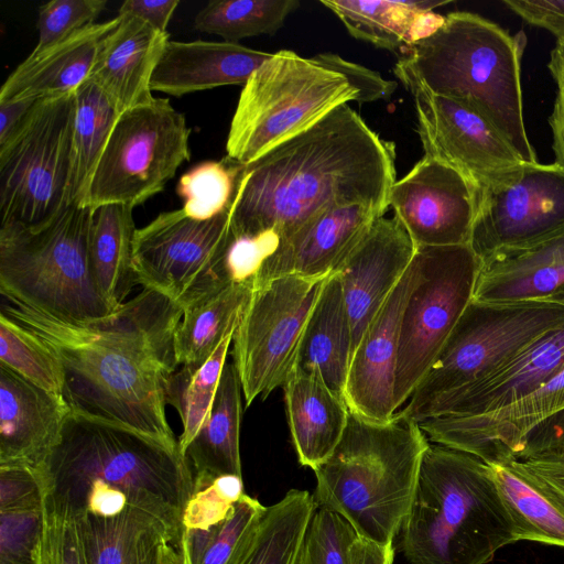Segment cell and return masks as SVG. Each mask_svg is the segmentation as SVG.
Listing matches in <instances>:
<instances>
[{"mask_svg": "<svg viewBox=\"0 0 564 564\" xmlns=\"http://www.w3.org/2000/svg\"><path fill=\"white\" fill-rule=\"evenodd\" d=\"M4 300L0 312L59 360L63 397L73 412L178 447L165 406L169 381L178 367L174 339L182 307L143 289L107 316L75 321Z\"/></svg>", "mask_w": 564, "mask_h": 564, "instance_id": "6da1fadb", "label": "cell"}, {"mask_svg": "<svg viewBox=\"0 0 564 564\" xmlns=\"http://www.w3.org/2000/svg\"><path fill=\"white\" fill-rule=\"evenodd\" d=\"M395 150L348 104L243 166L230 207L231 236L274 230L281 238L329 207L387 212Z\"/></svg>", "mask_w": 564, "mask_h": 564, "instance_id": "7a4b0ae2", "label": "cell"}, {"mask_svg": "<svg viewBox=\"0 0 564 564\" xmlns=\"http://www.w3.org/2000/svg\"><path fill=\"white\" fill-rule=\"evenodd\" d=\"M35 470L45 507L69 513L90 485H106L158 518L177 546L194 492V475L180 447L72 411L59 442Z\"/></svg>", "mask_w": 564, "mask_h": 564, "instance_id": "3957f363", "label": "cell"}, {"mask_svg": "<svg viewBox=\"0 0 564 564\" xmlns=\"http://www.w3.org/2000/svg\"><path fill=\"white\" fill-rule=\"evenodd\" d=\"M524 34L456 11L430 35L405 47L394 75L454 99L486 118L524 163H538L523 120L521 58Z\"/></svg>", "mask_w": 564, "mask_h": 564, "instance_id": "277c9868", "label": "cell"}, {"mask_svg": "<svg viewBox=\"0 0 564 564\" xmlns=\"http://www.w3.org/2000/svg\"><path fill=\"white\" fill-rule=\"evenodd\" d=\"M395 88V82L334 53L310 58L290 50L272 53L243 85L227 156L250 164L339 106L389 99Z\"/></svg>", "mask_w": 564, "mask_h": 564, "instance_id": "5b68a950", "label": "cell"}, {"mask_svg": "<svg viewBox=\"0 0 564 564\" xmlns=\"http://www.w3.org/2000/svg\"><path fill=\"white\" fill-rule=\"evenodd\" d=\"M399 534L410 564H486L518 541L489 465L438 444L422 457Z\"/></svg>", "mask_w": 564, "mask_h": 564, "instance_id": "8992f818", "label": "cell"}, {"mask_svg": "<svg viewBox=\"0 0 564 564\" xmlns=\"http://www.w3.org/2000/svg\"><path fill=\"white\" fill-rule=\"evenodd\" d=\"M430 442L416 422L398 412L386 422L350 411L346 430L313 471V498L339 514L360 539L393 544L412 503Z\"/></svg>", "mask_w": 564, "mask_h": 564, "instance_id": "52a82bcc", "label": "cell"}, {"mask_svg": "<svg viewBox=\"0 0 564 564\" xmlns=\"http://www.w3.org/2000/svg\"><path fill=\"white\" fill-rule=\"evenodd\" d=\"M93 209L69 204L37 227L0 226V293L58 317L85 321L115 312L89 265Z\"/></svg>", "mask_w": 564, "mask_h": 564, "instance_id": "ba28073f", "label": "cell"}, {"mask_svg": "<svg viewBox=\"0 0 564 564\" xmlns=\"http://www.w3.org/2000/svg\"><path fill=\"white\" fill-rule=\"evenodd\" d=\"M564 328V305L546 300L473 301L400 413L462 390L516 355Z\"/></svg>", "mask_w": 564, "mask_h": 564, "instance_id": "9c48e42d", "label": "cell"}, {"mask_svg": "<svg viewBox=\"0 0 564 564\" xmlns=\"http://www.w3.org/2000/svg\"><path fill=\"white\" fill-rule=\"evenodd\" d=\"M75 91L39 99L0 147L1 225L37 227L68 204Z\"/></svg>", "mask_w": 564, "mask_h": 564, "instance_id": "30bf717a", "label": "cell"}, {"mask_svg": "<svg viewBox=\"0 0 564 564\" xmlns=\"http://www.w3.org/2000/svg\"><path fill=\"white\" fill-rule=\"evenodd\" d=\"M185 117L166 98L122 111L93 174L82 206L135 207L162 192L189 159Z\"/></svg>", "mask_w": 564, "mask_h": 564, "instance_id": "8fae6325", "label": "cell"}, {"mask_svg": "<svg viewBox=\"0 0 564 564\" xmlns=\"http://www.w3.org/2000/svg\"><path fill=\"white\" fill-rule=\"evenodd\" d=\"M417 280L404 304L393 389L398 412L473 300L480 259L469 243L417 247Z\"/></svg>", "mask_w": 564, "mask_h": 564, "instance_id": "7c38bea8", "label": "cell"}, {"mask_svg": "<svg viewBox=\"0 0 564 564\" xmlns=\"http://www.w3.org/2000/svg\"><path fill=\"white\" fill-rule=\"evenodd\" d=\"M328 276L282 275L252 286L231 352L247 406L282 387L294 369L307 321Z\"/></svg>", "mask_w": 564, "mask_h": 564, "instance_id": "4fadbf2b", "label": "cell"}, {"mask_svg": "<svg viewBox=\"0 0 564 564\" xmlns=\"http://www.w3.org/2000/svg\"><path fill=\"white\" fill-rule=\"evenodd\" d=\"M230 238V208L207 220L193 219L182 208L164 212L135 230L137 283L183 310L198 297L229 284L224 258Z\"/></svg>", "mask_w": 564, "mask_h": 564, "instance_id": "5bb4252c", "label": "cell"}, {"mask_svg": "<svg viewBox=\"0 0 564 564\" xmlns=\"http://www.w3.org/2000/svg\"><path fill=\"white\" fill-rule=\"evenodd\" d=\"M564 231V169L523 163L477 192L469 246L485 259Z\"/></svg>", "mask_w": 564, "mask_h": 564, "instance_id": "9a60e30c", "label": "cell"}, {"mask_svg": "<svg viewBox=\"0 0 564 564\" xmlns=\"http://www.w3.org/2000/svg\"><path fill=\"white\" fill-rule=\"evenodd\" d=\"M411 93L424 155L459 172L476 189L524 162L482 116L419 83L402 78Z\"/></svg>", "mask_w": 564, "mask_h": 564, "instance_id": "2e32d148", "label": "cell"}, {"mask_svg": "<svg viewBox=\"0 0 564 564\" xmlns=\"http://www.w3.org/2000/svg\"><path fill=\"white\" fill-rule=\"evenodd\" d=\"M389 205L416 248L469 243L476 189L459 172L437 160L424 155L395 181Z\"/></svg>", "mask_w": 564, "mask_h": 564, "instance_id": "e0dca14e", "label": "cell"}, {"mask_svg": "<svg viewBox=\"0 0 564 564\" xmlns=\"http://www.w3.org/2000/svg\"><path fill=\"white\" fill-rule=\"evenodd\" d=\"M564 410V369L501 409L478 415L440 416L417 423L429 441L486 464L514 459L525 437Z\"/></svg>", "mask_w": 564, "mask_h": 564, "instance_id": "ac0fdd59", "label": "cell"}, {"mask_svg": "<svg viewBox=\"0 0 564 564\" xmlns=\"http://www.w3.org/2000/svg\"><path fill=\"white\" fill-rule=\"evenodd\" d=\"M417 274V260L414 256L352 352L345 400L351 412L366 419L386 422L397 413L393 389L401 315Z\"/></svg>", "mask_w": 564, "mask_h": 564, "instance_id": "d6986e66", "label": "cell"}, {"mask_svg": "<svg viewBox=\"0 0 564 564\" xmlns=\"http://www.w3.org/2000/svg\"><path fill=\"white\" fill-rule=\"evenodd\" d=\"M386 213L367 204L329 207L281 238L252 286L282 275L327 276L336 272Z\"/></svg>", "mask_w": 564, "mask_h": 564, "instance_id": "ffe728a7", "label": "cell"}, {"mask_svg": "<svg viewBox=\"0 0 564 564\" xmlns=\"http://www.w3.org/2000/svg\"><path fill=\"white\" fill-rule=\"evenodd\" d=\"M416 249L401 221L395 216H383L336 271L350 319L352 352L408 270Z\"/></svg>", "mask_w": 564, "mask_h": 564, "instance_id": "44dd1931", "label": "cell"}, {"mask_svg": "<svg viewBox=\"0 0 564 564\" xmlns=\"http://www.w3.org/2000/svg\"><path fill=\"white\" fill-rule=\"evenodd\" d=\"M564 369V328L550 333L481 380L400 413L420 423L440 416L478 415L511 404Z\"/></svg>", "mask_w": 564, "mask_h": 564, "instance_id": "7402d4cb", "label": "cell"}, {"mask_svg": "<svg viewBox=\"0 0 564 564\" xmlns=\"http://www.w3.org/2000/svg\"><path fill=\"white\" fill-rule=\"evenodd\" d=\"M70 412L64 397L0 365V466L39 467L59 442Z\"/></svg>", "mask_w": 564, "mask_h": 564, "instance_id": "603a6c76", "label": "cell"}, {"mask_svg": "<svg viewBox=\"0 0 564 564\" xmlns=\"http://www.w3.org/2000/svg\"><path fill=\"white\" fill-rule=\"evenodd\" d=\"M118 23L117 15L33 50L2 84L0 101L39 100L75 91L90 78L97 56Z\"/></svg>", "mask_w": 564, "mask_h": 564, "instance_id": "cb8c5ba5", "label": "cell"}, {"mask_svg": "<svg viewBox=\"0 0 564 564\" xmlns=\"http://www.w3.org/2000/svg\"><path fill=\"white\" fill-rule=\"evenodd\" d=\"M272 53L232 42L169 41L151 79V90L181 97L226 85H245Z\"/></svg>", "mask_w": 564, "mask_h": 564, "instance_id": "d4e9b609", "label": "cell"}, {"mask_svg": "<svg viewBox=\"0 0 564 564\" xmlns=\"http://www.w3.org/2000/svg\"><path fill=\"white\" fill-rule=\"evenodd\" d=\"M118 17L119 23L104 43L90 79L122 112L154 98L151 79L170 35L133 15Z\"/></svg>", "mask_w": 564, "mask_h": 564, "instance_id": "484cf974", "label": "cell"}, {"mask_svg": "<svg viewBox=\"0 0 564 564\" xmlns=\"http://www.w3.org/2000/svg\"><path fill=\"white\" fill-rule=\"evenodd\" d=\"M564 285V231L534 245L480 260L473 301L545 300Z\"/></svg>", "mask_w": 564, "mask_h": 564, "instance_id": "4316f807", "label": "cell"}, {"mask_svg": "<svg viewBox=\"0 0 564 564\" xmlns=\"http://www.w3.org/2000/svg\"><path fill=\"white\" fill-rule=\"evenodd\" d=\"M291 438L299 463L316 469L339 443L350 410L315 371L296 366L282 386Z\"/></svg>", "mask_w": 564, "mask_h": 564, "instance_id": "83f0119b", "label": "cell"}, {"mask_svg": "<svg viewBox=\"0 0 564 564\" xmlns=\"http://www.w3.org/2000/svg\"><path fill=\"white\" fill-rule=\"evenodd\" d=\"M349 34L377 47L395 51L430 35L444 21L433 9L445 0H321Z\"/></svg>", "mask_w": 564, "mask_h": 564, "instance_id": "f1b7e54d", "label": "cell"}, {"mask_svg": "<svg viewBox=\"0 0 564 564\" xmlns=\"http://www.w3.org/2000/svg\"><path fill=\"white\" fill-rule=\"evenodd\" d=\"M352 356V333L341 282L337 272L323 284L307 321L295 366L317 372L345 398Z\"/></svg>", "mask_w": 564, "mask_h": 564, "instance_id": "f546056e", "label": "cell"}, {"mask_svg": "<svg viewBox=\"0 0 564 564\" xmlns=\"http://www.w3.org/2000/svg\"><path fill=\"white\" fill-rule=\"evenodd\" d=\"M242 388L234 361H226L209 413L185 451L194 488L224 475L241 476Z\"/></svg>", "mask_w": 564, "mask_h": 564, "instance_id": "4dcf8cb0", "label": "cell"}, {"mask_svg": "<svg viewBox=\"0 0 564 564\" xmlns=\"http://www.w3.org/2000/svg\"><path fill=\"white\" fill-rule=\"evenodd\" d=\"M489 467L518 541L564 547V494L519 459L489 464Z\"/></svg>", "mask_w": 564, "mask_h": 564, "instance_id": "1f68e13d", "label": "cell"}, {"mask_svg": "<svg viewBox=\"0 0 564 564\" xmlns=\"http://www.w3.org/2000/svg\"><path fill=\"white\" fill-rule=\"evenodd\" d=\"M133 208L106 204L93 208L88 257L94 282L117 311L137 283L133 268L135 225Z\"/></svg>", "mask_w": 564, "mask_h": 564, "instance_id": "d6a6232c", "label": "cell"}, {"mask_svg": "<svg viewBox=\"0 0 564 564\" xmlns=\"http://www.w3.org/2000/svg\"><path fill=\"white\" fill-rule=\"evenodd\" d=\"M251 292L252 283H229L185 306L174 339L177 365L207 360L235 333Z\"/></svg>", "mask_w": 564, "mask_h": 564, "instance_id": "836d02e7", "label": "cell"}, {"mask_svg": "<svg viewBox=\"0 0 564 564\" xmlns=\"http://www.w3.org/2000/svg\"><path fill=\"white\" fill-rule=\"evenodd\" d=\"M120 113L112 100L90 78L75 90L68 204L82 205Z\"/></svg>", "mask_w": 564, "mask_h": 564, "instance_id": "e575fe53", "label": "cell"}, {"mask_svg": "<svg viewBox=\"0 0 564 564\" xmlns=\"http://www.w3.org/2000/svg\"><path fill=\"white\" fill-rule=\"evenodd\" d=\"M316 507L307 490H289L265 508L253 541L239 564H295Z\"/></svg>", "mask_w": 564, "mask_h": 564, "instance_id": "d590c367", "label": "cell"}, {"mask_svg": "<svg viewBox=\"0 0 564 564\" xmlns=\"http://www.w3.org/2000/svg\"><path fill=\"white\" fill-rule=\"evenodd\" d=\"M86 564H135L143 536L154 529L166 527L151 513L133 506L115 517L89 513L75 518Z\"/></svg>", "mask_w": 564, "mask_h": 564, "instance_id": "8d00e7d4", "label": "cell"}, {"mask_svg": "<svg viewBox=\"0 0 564 564\" xmlns=\"http://www.w3.org/2000/svg\"><path fill=\"white\" fill-rule=\"evenodd\" d=\"M232 337L234 334L226 337L204 362L178 366L171 376L166 400L181 416L178 447L183 455L209 413Z\"/></svg>", "mask_w": 564, "mask_h": 564, "instance_id": "74e56055", "label": "cell"}, {"mask_svg": "<svg viewBox=\"0 0 564 564\" xmlns=\"http://www.w3.org/2000/svg\"><path fill=\"white\" fill-rule=\"evenodd\" d=\"M299 6L297 0H213L196 14L194 28L237 43L260 34H274Z\"/></svg>", "mask_w": 564, "mask_h": 564, "instance_id": "f35d334b", "label": "cell"}, {"mask_svg": "<svg viewBox=\"0 0 564 564\" xmlns=\"http://www.w3.org/2000/svg\"><path fill=\"white\" fill-rule=\"evenodd\" d=\"M243 164L224 158L202 162L184 173L176 187L186 216L207 220L228 210L234 200Z\"/></svg>", "mask_w": 564, "mask_h": 564, "instance_id": "ab89813d", "label": "cell"}, {"mask_svg": "<svg viewBox=\"0 0 564 564\" xmlns=\"http://www.w3.org/2000/svg\"><path fill=\"white\" fill-rule=\"evenodd\" d=\"M0 365L48 392L63 397L64 372L57 357L33 334L0 312Z\"/></svg>", "mask_w": 564, "mask_h": 564, "instance_id": "60d3db41", "label": "cell"}, {"mask_svg": "<svg viewBox=\"0 0 564 564\" xmlns=\"http://www.w3.org/2000/svg\"><path fill=\"white\" fill-rule=\"evenodd\" d=\"M358 534L330 509L317 506L304 533L295 564H351Z\"/></svg>", "mask_w": 564, "mask_h": 564, "instance_id": "b9f144b4", "label": "cell"}, {"mask_svg": "<svg viewBox=\"0 0 564 564\" xmlns=\"http://www.w3.org/2000/svg\"><path fill=\"white\" fill-rule=\"evenodd\" d=\"M265 508L257 498L243 494L218 524L200 564H239L253 541Z\"/></svg>", "mask_w": 564, "mask_h": 564, "instance_id": "7bdbcfd3", "label": "cell"}, {"mask_svg": "<svg viewBox=\"0 0 564 564\" xmlns=\"http://www.w3.org/2000/svg\"><path fill=\"white\" fill-rule=\"evenodd\" d=\"M241 476L224 475L194 489L182 516L185 529L208 530L223 522L243 495Z\"/></svg>", "mask_w": 564, "mask_h": 564, "instance_id": "ee69618b", "label": "cell"}, {"mask_svg": "<svg viewBox=\"0 0 564 564\" xmlns=\"http://www.w3.org/2000/svg\"><path fill=\"white\" fill-rule=\"evenodd\" d=\"M44 503L0 511V564H37Z\"/></svg>", "mask_w": 564, "mask_h": 564, "instance_id": "f6af8a7d", "label": "cell"}, {"mask_svg": "<svg viewBox=\"0 0 564 564\" xmlns=\"http://www.w3.org/2000/svg\"><path fill=\"white\" fill-rule=\"evenodd\" d=\"M105 0H52L39 8V41L42 50L93 24L104 11Z\"/></svg>", "mask_w": 564, "mask_h": 564, "instance_id": "bcb514c9", "label": "cell"}, {"mask_svg": "<svg viewBox=\"0 0 564 564\" xmlns=\"http://www.w3.org/2000/svg\"><path fill=\"white\" fill-rule=\"evenodd\" d=\"M281 236L274 230L231 236L224 258L229 283H253L265 261L278 250Z\"/></svg>", "mask_w": 564, "mask_h": 564, "instance_id": "7dc6e473", "label": "cell"}, {"mask_svg": "<svg viewBox=\"0 0 564 564\" xmlns=\"http://www.w3.org/2000/svg\"><path fill=\"white\" fill-rule=\"evenodd\" d=\"M37 564H86L76 519L44 506Z\"/></svg>", "mask_w": 564, "mask_h": 564, "instance_id": "c3c4849f", "label": "cell"}, {"mask_svg": "<svg viewBox=\"0 0 564 564\" xmlns=\"http://www.w3.org/2000/svg\"><path fill=\"white\" fill-rule=\"evenodd\" d=\"M43 503L35 468L25 465L0 466V511L33 508Z\"/></svg>", "mask_w": 564, "mask_h": 564, "instance_id": "681fc988", "label": "cell"}, {"mask_svg": "<svg viewBox=\"0 0 564 564\" xmlns=\"http://www.w3.org/2000/svg\"><path fill=\"white\" fill-rule=\"evenodd\" d=\"M514 459L564 464V410L535 427Z\"/></svg>", "mask_w": 564, "mask_h": 564, "instance_id": "f907efd6", "label": "cell"}, {"mask_svg": "<svg viewBox=\"0 0 564 564\" xmlns=\"http://www.w3.org/2000/svg\"><path fill=\"white\" fill-rule=\"evenodd\" d=\"M547 67L556 85L553 111L549 117L552 150L554 163L564 169V41H556L555 47L551 51Z\"/></svg>", "mask_w": 564, "mask_h": 564, "instance_id": "816d5d0a", "label": "cell"}, {"mask_svg": "<svg viewBox=\"0 0 564 564\" xmlns=\"http://www.w3.org/2000/svg\"><path fill=\"white\" fill-rule=\"evenodd\" d=\"M503 4L528 23L564 39V0H503Z\"/></svg>", "mask_w": 564, "mask_h": 564, "instance_id": "f5cc1de1", "label": "cell"}, {"mask_svg": "<svg viewBox=\"0 0 564 564\" xmlns=\"http://www.w3.org/2000/svg\"><path fill=\"white\" fill-rule=\"evenodd\" d=\"M178 0H127L118 14H130L151 25L161 33H167L169 22L176 10Z\"/></svg>", "mask_w": 564, "mask_h": 564, "instance_id": "db71d44e", "label": "cell"}, {"mask_svg": "<svg viewBox=\"0 0 564 564\" xmlns=\"http://www.w3.org/2000/svg\"><path fill=\"white\" fill-rule=\"evenodd\" d=\"M135 564H180L178 553L164 530L154 529L143 536Z\"/></svg>", "mask_w": 564, "mask_h": 564, "instance_id": "11a10c76", "label": "cell"}, {"mask_svg": "<svg viewBox=\"0 0 564 564\" xmlns=\"http://www.w3.org/2000/svg\"><path fill=\"white\" fill-rule=\"evenodd\" d=\"M37 100L0 101V147L18 131Z\"/></svg>", "mask_w": 564, "mask_h": 564, "instance_id": "9f6ffc18", "label": "cell"}, {"mask_svg": "<svg viewBox=\"0 0 564 564\" xmlns=\"http://www.w3.org/2000/svg\"><path fill=\"white\" fill-rule=\"evenodd\" d=\"M393 544L380 545L358 538L351 549V564H393Z\"/></svg>", "mask_w": 564, "mask_h": 564, "instance_id": "6f0895ef", "label": "cell"}, {"mask_svg": "<svg viewBox=\"0 0 564 564\" xmlns=\"http://www.w3.org/2000/svg\"><path fill=\"white\" fill-rule=\"evenodd\" d=\"M527 468L542 477L564 494V464L540 460H521Z\"/></svg>", "mask_w": 564, "mask_h": 564, "instance_id": "680465c9", "label": "cell"}, {"mask_svg": "<svg viewBox=\"0 0 564 564\" xmlns=\"http://www.w3.org/2000/svg\"><path fill=\"white\" fill-rule=\"evenodd\" d=\"M546 301H550V302H553V303H557L560 305H564V285H562L561 288H558L555 292H553L547 299H545Z\"/></svg>", "mask_w": 564, "mask_h": 564, "instance_id": "91938a15", "label": "cell"}, {"mask_svg": "<svg viewBox=\"0 0 564 564\" xmlns=\"http://www.w3.org/2000/svg\"><path fill=\"white\" fill-rule=\"evenodd\" d=\"M561 41H564V39H563V40H561Z\"/></svg>", "mask_w": 564, "mask_h": 564, "instance_id": "94428289", "label": "cell"}]
</instances>
